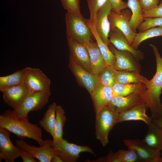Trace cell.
I'll list each match as a JSON object with an SVG mask.
<instances>
[{"label": "cell", "instance_id": "1", "mask_svg": "<svg viewBox=\"0 0 162 162\" xmlns=\"http://www.w3.org/2000/svg\"><path fill=\"white\" fill-rule=\"evenodd\" d=\"M0 127L5 128L21 139L26 137L35 140L40 146H43L46 140L42 139L41 128L37 124L29 122L28 115L18 117L13 111L8 110L0 115Z\"/></svg>", "mask_w": 162, "mask_h": 162}, {"label": "cell", "instance_id": "2", "mask_svg": "<svg viewBox=\"0 0 162 162\" xmlns=\"http://www.w3.org/2000/svg\"><path fill=\"white\" fill-rule=\"evenodd\" d=\"M155 58L156 70L153 78L148 80L145 92L146 104L150 110L152 120L162 116V104L160 99L162 94V58L157 47L150 44Z\"/></svg>", "mask_w": 162, "mask_h": 162}, {"label": "cell", "instance_id": "3", "mask_svg": "<svg viewBox=\"0 0 162 162\" xmlns=\"http://www.w3.org/2000/svg\"><path fill=\"white\" fill-rule=\"evenodd\" d=\"M67 39L83 44L93 41L94 37L86 19L67 11L65 16Z\"/></svg>", "mask_w": 162, "mask_h": 162}, {"label": "cell", "instance_id": "4", "mask_svg": "<svg viewBox=\"0 0 162 162\" xmlns=\"http://www.w3.org/2000/svg\"><path fill=\"white\" fill-rule=\"evenodd\" d=\"M119 115V113L106 106L95 116V136L103 146H106L108 143L109 133L117 123Z\"/></svg>", "mask_w": 162, "mask_h": 162}, {"label": "cell", "instance_id": "5", "mask_svg": "<svg viewBox=\"0 0 162 162\" xmlns=\"http://www.w3.org/2000/svg\"><path fill=\"white\" fill-rule=\"evenodd\" d=\"M50 95V91L30 92L23 102L13 111L17 116L25 117L30 112L42 109L47 104Z\"/></svg>", "mask_w": 162, "mask_h": 162}, {"label": "cell", "instance_id": "6", "mask_svg": "<svg viewBox=\"0 0 162 162\" xmlns=\"http://www.w3.org/2000/svg\"><path fill=\"white\" fill-rule=\"evenodd\" d=\"M52 146L55 155L59 157L64 162H76L82 152H88L94 154L92 150L88 146H82L69 142L64 139L59 144L52 142Z\"/></svg>", "mask_w": 162, "mask_h": 162}, {"label": "cell", "instance_id": "7", "mask_svg": "<svg viewBox=\"0 0 162 162\" xmlns=\"http://www.w3.org/2000/svg\"><path fill=\"white\" fill-rule=\"evenodd\" d=\"M123 142L128 149H132L136 152L141 162H162L161 150L150 147L142 140L126 139Z\"/></svg>", "mask_w": 162, "mask_h": 162}, {"label": "cell", "instance_id": "8", "mask_svg": "<svg viewBox=\"0 0 162 162\" xmlns=\"http://www.w3.org/2000/svg\"><path fill=\"white\" fill-rule=\"evenodd\" d=\"M24 82L31 92L50 91V80L39 68L27 67L24 68Z\"/></svg>", "mask_w": 162, "mask_h": 162}, {"label": "cell", "instance_id": "9", "mask_svg": "<svg viewBox=\"0 0 162 162\" xmlns=\"http://www.w3.org/2000/svg\"><path fill=\"white\" fill-rule=\"evenodd\" d=\"M108 46L115 57L114 67L117 70L140 73L141 67L140 61L131 53L127 51L119 50L111 43Z\"/></svg>", "mask_w": 162, "mask_h": 162}, {"label": "cell", "instance_id": "10", "mask_svg": "<svg viewBox=\"0 0 162 162\" xmlns=\"http://www.w3.org/2000/svg\"><path fill=\"white\" fill-rule=\"evenodd\" d=\"M145 92L115 96L107 106L119 113L125 112L141 104L146 103Z\"/></svg>", "mask_w": 162, "mask_h": 162}, {"label": "cell", "instance_id": "11", "mask_svg": "<svg viewBox=\"0 0 162 162\" xmlns=\"http://www.w3.org/2000/svg\"><path fill=\"white\" fill-rule=\"evenodd\" d=\"M52 142V140H46L45 144L38 147L30 145L23 139H17L15 143L16 146L26 151L40 162H50L52 158L55 155Z\"/></svg>", "mask_w": 162, "mask_h": 162}, {"label": "cell", "instance_id": "12", "mask_svg": "<svg viewBox=\"0 0 162 162\" xmlns=\"http://www.w3.org/2000/svg\"><path fill=\"white\" fill-rule=\"evenodd\" d=\"M131 15L128 10H122L120 14L112 10L108 16L110 27L117 28L123 32L130 46L136 33L132 30L129 24Z\"/></svg>", "mask_w": 162, "mask_h": 162}, {"label": "cell", "instance_id": "13", "mask_svg": "<svg viewBox=\"0 0 162 162\" xmlns=\"http://www.w3.org/2000/svg\"><path fill=\"white\" fill-rule=\"evenodd\" d=\"M68 67L78 83L91 94L98 82V75L91 73L69 58Z\"/></svg>", "mask_w": 162, "mask_h": 162}, {"label": "cell", "instance_id": "14", "mask_svg": "<svg viewBox=\"0 0 162 162\" xmlns=\"http://www.w3.org/2000/svg\"><path fill=\"white\" fill-rule=\"evenodd\" d=\"M112 10V7L109 0L97 12L95 26L98 35L103 42L108 46L110 44L109 34L110 26L108 16Z\"/></svg>", "mask_w": 162, "mask_h": 162}, {"label": "cell", "instance_id": "15", "mask_svg": "<svg viewBox=\"0 0 162 162\" xmlns=\"http://www.w3.org/2000/svg\"><path fill=\"white\" fill-rule=\"evenodd\" d=\"M67 39L69 58L88 71L93 73L89 54L86 47L83 44Z\"/></svg>", "mask_w": 162, "mask_h": 162}, {"label": "cell", "instance_id": "16", "mask_svg": "<svg viewBox=\"0 0 162 162\" xmlns=\"http://www.w3.org/2000/svg\"><path fill=\"white\" fill-rule=\"evenodd\" d=\"M109 39L110 43L118 50L130 52L140 61L144 58V53L140 50L133 48L124 34L117 28L110 27Z\"/></svg>", "mask_w": 162, "mask_h": 162}, {"label": "cell", "instance_id": "17", "mask_svg": "<svg viewBox=\"0 0 162 162\" xmlns=\"http://www.w3.org/2000/svg\"><path fill=\"white\" fill-rule=\"evenodd\" d=\"M11 132L8 130L0 127V162H14L20 156L18 147L14 146L10 139Z\"/></svg>", "mask_w": 162, "mask_h": 162}, {"label": "cell", "instance_id": "18", "mask_svg": "<svg viewBox=\"0 0 162 162\" xmlns=\"http://www.w3.org/2000/svg\"><path fill=\"white\" fill-rule=\"evenodd\" d=\"M90 95L95 116L103 108L107 106L114 97L116 96L112 87L104 86L98 83Z\"/></svg>", "mask_w": 162, "mask_h": 162}, {"label": "cell", "instance_id": "19", "mask_svg": "<svg viewBox=\"0 0 162 162\" xmlns=\"http://www.w3.org/2000/svg\"><path fill=\"white\" fill-rule=\"evenodd\" d=\"M30 91L24 82L3 92L5 102L13 109L20 106L26 98Z\"/></svg>", "mask_w": 162, "mask_h": 162}, {"label": "cell", "instance_id": "20", "mask_svg": "<svg viewBox=\"0 0 162 162\" xmlns=\"http://www.w3.org/2000/svg\"><path fill=\"white\" fill-rule=\"evenodd\" d=\"M148 108L145 103L137 106L125 112L119 113L117 123L129 121H141L147 125L152 122V119L146 114Z\"/></svg>", "mask_w": 162, "mask_h": 162}, {"label": "cell", "instance_id": "21", "mask_svg": "<svg viewBox=\"0 0 162 162\" xmlns=\"http://www.w3.org/2000/svg\"><path fill=\"white\" fill-rule=\"evenodd\" d=\"M87 48L89 54L92 73L98 75L106 64L96 42L86 41L83 44Z\"/></svg>", "mask_w": 162, "mask_h": 162}, {"label": "cell", "instance_id": "22", "mask_svg": "<svg viewBox=\"0 0 162 162\" xmlns=\"http://www.w3.org/2000/svg\"><path fill=\"white\" fill-rule=\"evenodd\" d=\"M148 130L143 141L155 149H162V129L153 122L148 125Z\"/></svg>", "mask_w": 162, "mask_h": 162}, {"label": "cell", "instance_id": "23", "mask_svg": "<svg viewBox=\"0 0 162 162\" xmlns=\"http://www.w3.org/2000/svg\"><path fill=\"white\" fill-rule=\"evenodd\" d=\"M112 88L116 96H125L133 93H142L146 92L147 87L143 82L122 84L115 83Z\"/></svg>", "mask_w": 162, "mask_h": 162}, {"label": "cell", "instance_id": "24", "mask_svg": "<svg viewBox=\"0 0 162 162\" xmlns=\"http://www.w3.org/2000/svg\"><path fill=\"white\" fill-rule=\"evenodd\" d=\"M24 68L18 70L8 75L0 77V90L2 92L18 86L24 81Z\"/></svg>", "mask_w": 162, "mask_h": 162}, {"label": "cell", "instance_id": "25", "mask_svg": "<svg viewBox=\"0 0 162 162\" xmlns=\"http://www.w3.org/2000/svg\"><path fill=\"white\" fill-rule=\"evenodd\" d=\"M57 105L55 102L48 106L44 116L39 121V124L41 128L53 136L56 122V113Z\"/></svg>", "mask_w": 162, "mask_h": 162}, {"label": "cell", "instance_id": "26", "mask_svg": "<svg viewBox=\"0 0 162 162\" xmlns=\"http://www.w3.org/2000/svg\"><path fill=\"white\" fill-rule=\"evenodd\" d=\"M128 7L132 12L129 24L132 30L136 33L138 27L143 21V11L139 0H128Z\"/></svg>", "mask_w": 162, "mask_h": 162}, {"label": "cell", "instance_id": "27", "mask_svg": "<svg viewBox=\"0 0 162 162\" xmlns=\"http://www.w3.org/2000/svg\"><path fill=\"white\" fill-rule=\"evenodd\" d=\"M148 80L140 73L128 71H117L115 83L122 84L143 82L146 86Z\"/></svg>", "mask_w": 162, "mask_h": 162}, {"label": "cell", "instance_id": "28", "mask_svg": "<svg viewBox=\"0 0 162 162\" xmlns=\"http://www.w3.org/2000/svg\"><path fill=\"white\" fill-rule=\"evenodd\" d=\"M88 27L96 41L100 53L106 64L114 67L115 61V55L110 50L108 46L101 39L96 30L95 26Z\"/></svg>", "mask_w": 162, "mask_h": 162}, {"label": "cell", "instance_id": "29", "mask_svg": "<svg viewBox=\"0 0 162 162\" xmlns=\"http://www.w3.org/2000/svg\"><path fill=\"white\" fill-rule=\"evenodd\" d=\"M66 120L67 118L62 106L60 105H57L56 111L55 132L52 137L53 142L59 144L63 140V128Z\"/></svg>", "mask_w": 162, "mask_h": 162}, {"label": "cell", "instance_id": "30", "mask_svg": "<svg viewBox=\"0 0 162 162\" xmlns=\"http://www.w3.org/2000/svg\"><path fill=\"white\" fill-rule=\"evenodd\" d=\"M117 71L114 67L106 64L97 75V83L104 86L112 87L115 83Z\"/></svg>", "mask_w": 162, "mask_h": 162}, {"label": "cell", "instance_id": "31", "mask_svg": "<svg viewBox=\"0 0 162 162\" xmlns=\"http://www.w3.org/2000/svg\"><path fill=\"white\" fill-rule=\"evenodd\" d=\"M158 36H162V26L152 27L143 32L136 33L131 46L137 50L143 41Z\"/></svg>", "mask_w": 162, "mask_h": 162}, {"label": "cell", "instance_id": "32", "mask_svg": "<svg viewBox=\"0 0 162 162\" xmlns=\"http://www.w3.org/2000/svg\"><path fill=\"white\" fill-rule=\"evenodd\" d=\"M107 1V0H87L90 14L89 19L86 20L87 24L88 26H95L97 12Z\"/></svg>", "mask_w": 162, "mask_h": 162}, {"label": "cell", "instance_id": "33", "mask_svg": "<svg viewBox=\"0 0 162 162\" xmlns=\"http://www.w3.org/2000/svg\"><path fill=\"white\" fill-rule=\"evenodd\" d=\"M117 162H141L139 157L133 150L120 149L115 153Z\"/></svg>", "mask_w": 162, "mask_h": 162}, {"label": "cell", "instance_id": "34", "mask_svg": "<svg viewBox=\"0 0 162 162\" xmlns=\"http://www.w3.org/2000/svg\"><path fill=\"white\" fill-rule=\"evenodd\" d=\"M64 8L67 11L72 12L76 15L83 18L81 14L80 0H60Z\"/></svg>", "mask_w": 162, "mask_h": 162}, {"label": "cell", "instance_id": "35", "mask_svg": "<svg viewBox=\"0 0 162 162\" xmlns=\"http://www.w3.org/2000/svg\"><path fill=\"white\" fill-rule=\"evenodd\" d=\"M143 21L138 27L139 32H142L150 28L162 26V17L143 18Z\"/></svg>", "mask_w": 162, "mask_h": 162}, {"label": "cell", "instance_id": "36", "mask_svg": "<svg viewBox=\"0 0 162 162\" xmlns=\"http://www.w3.org/2000/svg\"><path fill=\"white\" fill-rule=\"evenodd\" d=\"M112 10L118 14H121L122 11L128 8L127 3L122 0H109Z\"/></svg>", "mask_w": 162, "mask_h": 162}, {"label": "cell", "instance_id": "37", "mask_svg": "<svg viewBox=\"0 0 162 162\" xmlns=\"http://www.w3.org/2000/svg\"><path fill=\"white\" fill-rule=\"evenodd\" d=\"M143 11L150 10L158 5L160 0H139Z\"/></svg>", "mask_w": 162, "mask_h": 162}, {"label": "cell", "instance_id": "38", "mask_svg": "<svg viewBox=\"0 0 162 162\" xmlns=\"http://www.w3.org/2000/svg\"><path fill=\"white\" fill-rule=\"evenodd\" d=\"M162 17V7H158L147 11H143L144 18Z\"/></svg>", "mask_w": 162, "mask_h": 162}, {"label": "cell", "instance_id": "39", "mask_svg": "<svg viewBox=\"0 0 162 162\" xmlns=\"http://www.w3.org/2000/svg\"><path fill=\"white\" fill-rule=\"evenodd\" d=\"M18 152L23 162H37L34 158L26 151L18 147Z\"/></svg>", "mask_w": 162, "mask_h": 162}, {"label": "cell", "instance_id": "40", "mask_svg": "<svg viewBox=\"0 0 162 162\" xmlns=\"http://www.w3.org/2000/svg\"><path fill=\"white\" fill-rule=\"evenodd\" d=\"M152 122L162 129V116L160 118L152 120Z\"/></svg>", "mask_w": 162, "mask_h": 162}, {"label": "cell", "instance_id": "41", "mask_svg": "<svg viewBox=\"0 0 162 162\" xmlns=\"http://www.w3.org/2000/svg\"><path fill=\"white\" fill-rule=\"evenodd\" d=\"M52 162H64L62 159L58 156L55 155L52 158Z\"/></svg>", "mask_w": 162, "mask_h": 162}, {"label": "cell", "instance_id": "42", "mask_svg": "<svg viewBox=\"0 0 162 162\" xmlns=\"http://www.w3.org/2000/svg\"><path fill=\"white\" fill-rule=\"evenodd\" d=\"M158 7H162V1L157 6Z\"/></svg>", "mask_w": 162, "mask_h": 162}, {"label": "cell", "instance_id": "43", "mask_svg": "<svg viewBox=\"0 0 162 162\" xmlns=\"http://www.w3.org/2000/svg\"></svg>", "mask_w": 162, "mask_h": 162}]
</instances>
